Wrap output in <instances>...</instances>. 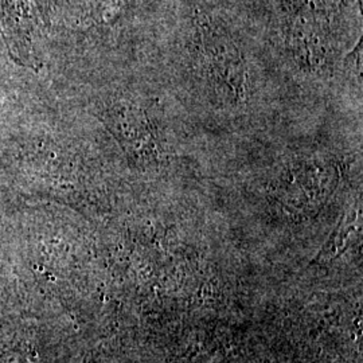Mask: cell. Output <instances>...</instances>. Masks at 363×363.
Returning <instances> with one entry per match:
<instances>
[{"mask_svg":"<svg viewBox=\"0 0 363 363\" xmlns=\"http://www.w3.org/2000/svg\"><path fill=\"white\" fill-rule=\"evenodd\" d=\"M6 40L15 60L31 66V9L28 0H0Z\"/></svg>","mask_w":363,"mask_h":363,"instance_id":"cell-1","label":"cell"},{"mask_svg":"<svg viewBox=\"0 0 363 363\" xmlns=\"http://www.w3.org/2000/svg\"><path fill=\"white\" fill-rule=\"evenodd\" d=\"M206 60L220 82L230 88L235 96H241L245 84V67L237 48L230 42L206 43Z\"/></svg>","mask_w":363,"mask_h":363,"instance_id":"cell-2","label":"cell"}]
</instances>
